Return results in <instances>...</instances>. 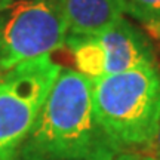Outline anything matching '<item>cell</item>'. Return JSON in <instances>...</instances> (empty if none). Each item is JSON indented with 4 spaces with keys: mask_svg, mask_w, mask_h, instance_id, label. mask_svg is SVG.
Segmentation results:
<instances>
[{
    "mask_svg": "<svg viewBox=\"0 0 160 160\" xmlns=\"http://www.w3.org/2000/svg\"><path fill=\"white\" fill-rule=\"evenodd\" d=\"M113 160H138L135 156H131V154H117Z\"/></svg>",
    "mask_w": 160,
    "mask_h": 160,
    "instance_id": "9",
    "label": "cell"
},
{
    "mask_svg": "<svg viewBox=\"0 0 160 160\" xmlns=\"http://www.w3.org/2000/svg\"><path fill=\"white\" fill-rule=\"evenodd\" d=\"M67 36L62 0H13L0 11V73L51 55Z\"/></svg>",
    "mask_w": 160,
    "mask_h": 160,
    "instance_id": "4",
    "label": "cell"
},
{
    "mask_svg": "<svg viewBox=\"0 0 160 160\" xmlns=\"http://www.w3.org/2000/svg\"><path fill=\"white\" fill-rule=\"evenodd\" d=\"M153 34H154V36H157V37H159V39H160V28L154 30V31H153Z\"/></svg>",
    "mask_w": 160,
    "mask_h": 160,
    "instance_id": "11",
    "label": "cell"
},
{
    "mask_svg": "<svg viewBox=\"0 0 160 160\" xmlns=\"http://www.w3.org/2000/svg\"><path fill=\"white\" fill-rule=\"evenodd\" d=\"M98 125L117 148L147 145L160 120V73L156 65L91 80Z\"/></svg>",
    "mask_w": 160,
    "mask_h": 160,
    "instance_id": "2",
    "label": "cell"
},
{
    "mask_svg": "<svg viewBox=\"0 0 160 160\" xmlns=\"http://www.w3.org/2000/svg\"><path fill=\"white\" fill-rule=\"evenodd\" d=\"M119 151L95 119L91 80L61 68L15 160H113Z\"/></svg>",
    "mask_w": 160,
    "mask_h": 160,
    "instance_id": "1",
    "label": "cell"
},
{
    "mask_svg": "<svg viewBox=\"0 0 160 160\" xmlns=\"http://www.w3.org/2000/svg\"><path fill=\"white\" fill-rule=\"evenodd\" d=\"M77 71L89 80L154 65L147 37L122 18L113 27L92 36H67Z\"/></svg>",
    "mask_w": 160,
    "mask_h": 160,
    "instance_id": "5",
    "label": "cell"
},
{
    "mask_svg": "<svg viewBox=\"0 0 160 160\" xmlns=\"http://www.w3.org/2000/svg\"><path fill=\"white\" fill-rule=\"evenodd\" d=\"M0 76H2V73H0Z\"/></svg>",
    "mask_w": 160,
    "mask_h": 160,
    "instance_id": "13",
    "label": "cell"
},
{
    "mask_svg": "<svg viewBox=\"0 0 160 160\" xmlns=\"http://www.w3.org/2000/svg\"><path fill=\"white\" fill-rule=\"evenodd\" d=\"M148 147H151V150L156 153V156H160V120H159V126H157V132H156L154 139L151 141Z\"/></svg>",
    "mask_w": 160,
    "mask_h": 160,
    "instance_id": "8",
    "label": "cell"
},
{
    "mask_svg": "<svg viewBox=\"0 0 160 160\" xmlns=\"http://www.w3.org/2000/svg\"><path fill=\"white\" fill-rule=\"evenodd\" d=\"M68 36H92L123 18V0H62Z\"/></svg>",
    "mask_w": 160,
    "mask_h": 160,
    "instance_id": "6",
    "label": "cell"
},
{
    "mask_svg": "<svg viewBox=\"0 0 160 160\" xmlns=\"http://www.w3.org/2000/svg\"><path fill=\"white\" fill-rule=\"evenodd\" d=\"M145 160H160V156H154V157H148V159Z\"/></svg>",
    "mask_w": 160,
    "mask_h": 160,
    "instance_id": "12",
    "label": "cell"
},
{
    "mask_svg": "<svg viewBox=\"0 0 160 160\" xmlns=\"http://www.w3.org/2000/svg\"><path fill=\"white\" fill-rule=\"evenodd\" d=\"M13 0H0V11L3 9V8H6L8 5H11Z\"/></svg>",
    "mask_w": 160,
    "mask_h": 160,
    "instance_id": "10",
    "label": "cell"
},
{
    "mask_svg": "<svg viewBox=\"0 0 160 160\" xmlns=\"http://www.w3.org/2000/svg\"><path fill=\"white\" fill-rule=\"evenodd\" d=\"M125 12L153 33L160 28V0H123Z\"/></svg>",
    "mask_w": 160,
    "mask_h": 160,
    "instance_id": "7",
    "label": "cell"
},
{
    "mask_svg": "<svg viewBox=\"0 0 160 160\" xmlns=\"http://www.w3.org/2000/svg\"><path fill=\"white\" fill-rule=\"evenodd\" d=\"M59 71L61 67L46 55L0 76V160H15Z\"/></svg>",
    "mask_w": 160,
    "mask_h": 160,
    "instance_id": "3",
    "label": "cell"
}]
</instances>
